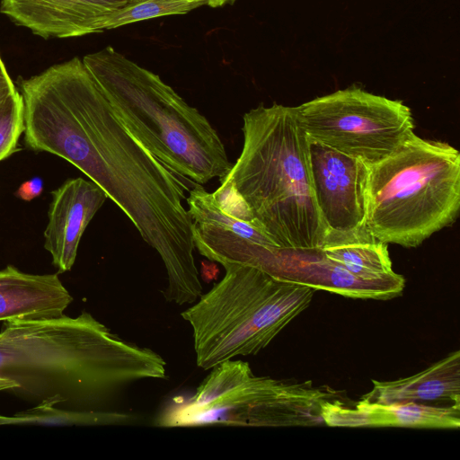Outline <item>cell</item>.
I'll use <instances>...</instances> for the list:
<instances>
[{"label":"cell","instance_id":"cell-1","mask_svg":"<svg viewBox=\"0 0 460 460\" xmlns=\"http://www.w3.org/2000/svg\"><path fill=\"white\" fill-rule=\"evenodd\" d=\"M165 376L158 353L121 339L86 311L9 319L0 332V377L16 383L13 394L33 405L59 395L63 408L109 410L134 383Z\"/></svg>","mask_w":460,"mask_h":460},{"label":"cell","instance_id":"cell-2","mask_svg":"<svg viewBox=\"0 0 460 460\" xmlns=\"http://www.w3.org/2000/svg\"><path fill=\"white\" fill-rule=\"evenodd\" d=\"M243 121L242 152L222 179L279 248L319 247L326 228L314 197L309 138L295 108L259 105Z\"/></svg>","mask_w":460,"mask_h":460},{"label":"cell","instance_id":"cell-3","mask_svg":"<svg viewBox=\"0 0 460 460\" xmlns=\"http://www.w3.org/2000/svg\"><path fill=\"white\" fill-rule=\"evenodd\" d=\"M82 60L128 130L170 170L201 185L229 172L216 129L159 75L110 46Z\"/></svg>","mask_w":460,"mask_h":460},{"label":"cell","instance_id":"cell-4","mask_svg":"<svg viewBox=\"0 0 460 460\" xmlns=\"http://www.w3.org/2000/svg\"><path fill=\"white\" fill-rule=\"evenodd\" d=\"M460 207V154L415 133L368 166L365 226L377 240L413 248L451 225Z\"/></svg>","mask_w":460,"mask_h":460},{"label":"cell","instance_id":"cell-5","mask_svg":"<svg viewBox=\"0 0 460 460\" xmlns=\"http://www.w3.org/2000/svg\"><path fill=\"white\" fill-rule=\"evenodd\" d=\"M222 266L223 279L181 314L192 329L196 363L204 370L259 353L309 306L314 291L255 267Z\"/></svg>","mask_w":460,"mask_h":460},{"label":"cell","instance_id":"cell-6","mask_svg":"<svg viewBox=\"0 0 460 460\" xmlns=\"http://www.w3.org/2000/svg\"><path fill=\"white\" fill-rule=\"evenodd\" d=\"M337 394L330 387L314 386L312 381L301 383L256 376L248 362L232 358L212 367L190 396L172 399L155 425L320 426L323 425L322 403L336 399Z\"/></svg>","mask_w":460,"mask_h":460},{"label":"cell","instance_id":"cell-7","mask_svg":"<svg viewBox=\"0 0 460 460\" xmlns=\"http://www.w3.org/2000/svg\"><path fill=\"white\" fill-rule=\"evenodd\" d=\"M312 140L371 166L414 134L411 111L402 101L358 87L339 90L294 107Z\"/></svg>","mask_w":460,"mask_h":460},{"label":"cell","instance_id":"cell-8","mask_svg":"<svg viewBox=\"0 0 460 460\" xmlns=\"http://www.w3.org/2000/svg\"><path fill=\"white\" fill-rule=\"evenodd\" d=\"M308 149L314 197L326 231L365 226L368 166L310 138Z\"/></svg>","mask_w":460,"mask_h":460},{"label":"cell","instance_id":"cell-9","mask_svg":"<svg viewBox=\"0 0 460 460\" xmlns=\"http://www.w3.org/2000/svg\"><path fill=\"white\" fill-rule=\"evenodd\" d=\"M256 268L284 281L349 298L389 300L401 296L405 287L403 276L398 273L383 279H360L328 258L320 247L279 248Z\"/></svg>","mask_w":460,"mask_h":460},{"label":"cell","instance_id":"cell-10","mask_svg":"<svg viewBox=\"0 0 460 460\" xmlns=\"http://www.w3.org/2000/svg\"><path fill=\"white\" fill-rule=\"evenodd\" d=\"M51 196L44 248L58 273H63L74 266L81 237L108 197L101 187L83 178L66 180Z\"/></svg>","mask_w":460,"mask_h":460},{"label":"cell","instance_id":"cell-11","mask_svg":"<svg viewBox=\"0 0 460 460\" xmlns=\"http://www.w3.org/2000/svg\"><path fill=\"white\" fill-rule=\"evenodd\" d=\"M129 0H1L0 12L40 37L73 38L98 32L99 19Z\"/></svg>","mask_w":460,"mask_h":460},{"label":"cell","instance_id":"cell-12","mask_svg":"<svg viewBox=\"0 0 460 460\" xmlns=\"http://www.w3.org/2000/svg\"><path fill=\"white\" fill-rule=\"evenodd\" d=\"M321 417L323 424L329 427L457 429L460 427V406L360 399L349 407L332 399L322 403Z\"/></svg>","mask_w":460,"mask_h":460},{"label":"cell","instance_id":"cell-13","mask_svg":"<svg viewBox=\"0 0 460 460\" xmlns=\"http://www.w3.org/2000/svg\"><path fill=\"white\" fill-rule=\"evenodd\" d=\"M72 301L57 273L31 274L13 265L0 270V321L58 318Z\"/></svg>","mask_w":460,"mask_h":460},{"label":"cell","instance_id":"cell-14","mask_svg":"<svg viewBox=\"0 0 460 460\" xmlns=\"http://www.w3.org/2000/svg\"><path fill=\"white\" fill-rule=\"evenodd\" d=\"M361 399L378 402H439L460 406V351L450 352L426 369L393 381L372 380Z\"/></svg>","mask_w":460,"mask_h":460},{"label":"cell","instance_id":"cell-15","mask_svg":"<svg viewBox=\"0 0 460 460\" xmlns=\"http://www.w3.org/2000/svg\"><path fill=\"white\" fill-rule=\"evenodd\" d=\"M319 247L328 258L360 279L375 280L396 275L387 244L366 226L349 232L326 231Z\"/></svg>","mask_w":460,"mask_h":460},{"label":"cell","instance_id":"cell-16","mask_svg":"<svg viewBox=\"0 0 460 460\" xmlns=\"http://www.w3.org/2000/svg\"><path fill=\"white\" fill-rule=\"evenodd\" d=\"M64 407V400L55 395L15 412L0 414V426H106L129 425L136 421L133 414L111 410H75Z\"/></svg>","mask_w":460,"mask_h":460},{"label":"cell","instance_id":"cell-17","mask_svg":"<svg viewBox=\"0 0 460 460\" xmlns=\"http://www.w3.org/2000/svg\"><path fill=\"white\" fill-rule=\"evenodd\" d=\"M202 5H208V0L129 1L124 6L102 16L98 21L97 30L100 32L152 18L185 14Z\"/></svg>","mask_w":460,"mask_h":460},{"label":"cell","instance_id":"cell-18","mask_svg":"<svg viewBox=\"0 0 460 460\" xmlns=\"http://www.w3.org/2000/svg\"><path fill=\"white\" fill-rule=\"evenodd\" d=\"M23 131V100L17 91L0 108V161L15 152Z\"/></svg>","mask_w":460,"mask_h":460},{"label":"cell","instance_id":"cell-19","mask_svg":"<svg viewBox=\"0 0 460 460\" xmlns=\"http://www.w3.org/2000/svg\"><path fill=\"white\" fill-rule=\"evenodd\" d=\"M43 191V181L40 177H33L23 181L15 192V196L24 201H31L38 198Z\"/></svg>","mask_w":460,"mask_h":460},{"label":"cell","instance_id":"cell-20","mask_svg":"<svg viewBox=\"0 0 460 460\" xmlns=\"http://www.w3.org/2000/svg\"><path fill=\"white\" fill-rule=\"evenodd\" d=\"M17 91L0 56V108Z\"/></svg>","mask_w":460,"mask_h":460},{"label":"cell","instance_id":"cell-21","mask_svg":"<svg viewBox=\"0 0 460 460\" xmlns=\"http://www.w3.org/2000/svg\"><path fill=\"white\" fill-rule=\"evenodd\" d=\"M17 387H18V385L16 383L0 377V392H2V391H9L11 393H13V391Z\"/></svg>","mask_w":460,"mask_h":460},{"label":"cell","instance_id":"cell-22","mask_svg":"<svg viewBox=\"0 0 460 460\" xmlns=\"http://www.w3.org/2000/svg\"><path fill=\"white\" fill-rule=\"evenodd\" d=\"M129 1H135V0H129ZM234 0H208V5L210 7H218L222 6L225 4L227 3H233Z\"/></svg>","mask_w":460,"mask_h":460}]
</instances>
